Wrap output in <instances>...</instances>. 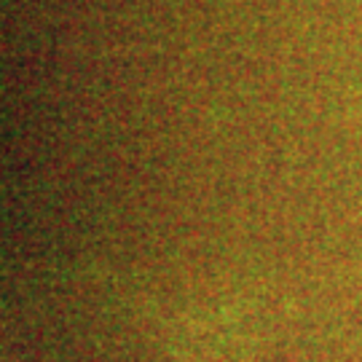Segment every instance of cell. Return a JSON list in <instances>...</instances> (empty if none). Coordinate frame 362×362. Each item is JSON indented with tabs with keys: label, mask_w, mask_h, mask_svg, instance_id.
<instances>
[]
</instances>
